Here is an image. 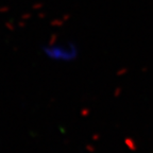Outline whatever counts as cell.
<instances>
[{
	"label": "cell",
	"mask_w": 153,
	"mask_h": 153,
	"mask_svg": "<svg viewBox=\"0 0 153 153\" xmlns=\"http://www.w3.org/2000/svg\"><path fill=\"white\" fill-rule=\"evenodd\" d=\"M42 53L46 59L58 64H71L79 60L80 47L72 41H50L42 46Z\"/></svg>",
	"instance_id": "cell-1"
}]
</instances>
